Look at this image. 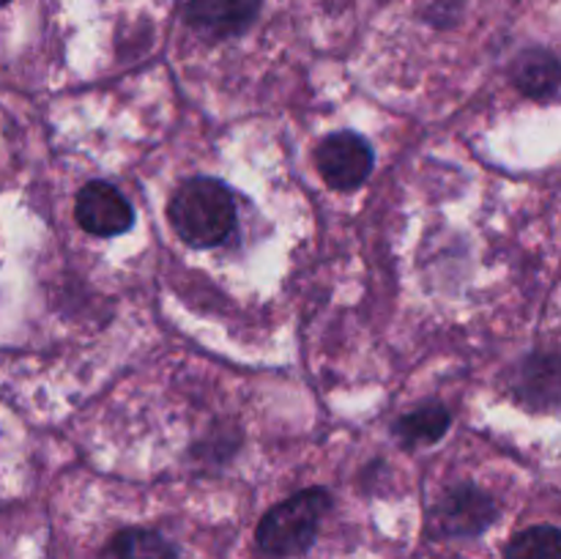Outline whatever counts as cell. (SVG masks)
Masks as SVG:
<instances>
[{
    "mask_svg": "<svg viewBox=\"0 0 561 559\" xmlns=\"http://www.w3.org/2000/svg\"><path fill=\"white\" fill-rule=\"evenodd\" d=\"M496 521L499 504L491 493L477 486H458L433 504L427 529L442 540H469L491 529Z\"/></svg>",
    "mask_w": 561,
    "mask_h": 559,
    "instance_id": "3957f363",
    "label": "cell"
},
{
    "mask_svg": "<svg viewBox=\"0 0 561 559\" xmlns=\"http://www.w3.org/2000/svg\"><path fill=\"white\" fill-rule=\"evenodd\" d=\"M175 236L192 250L219 247L236 228V201L225 181L197 175L184 181L168 203Z\"/></svg>",
    "mask_w": 561,
    "mask_h": 559,
    "instance_id": "6da1fadb",
    "label": "cell"
},
{
    "mask_svg": "<svg viewBox=\"0 0 561 559\" xmlns=\"http://www.w3.org/2000/svg\"><path fill=\"white\" fill-rule=\"evenodd\" d=\"M5 3H11V0H0V5H5Z\"/></svg>",
    "mask_w": 561,
    "mask_h": 559,
    "instance_id": "7c38bea8",
    "label": "cell"
},
{
    "mask_svg": "<svg viewBox=\"0 0 561 559\" xmlns=\"http://www.w3.org/2000/svg\"><path fill=\"white\" fill-rule=\"evenodd\" d=\"M332 510L327 488H305L285 502L274 504L255 529V543L263 554L277 559L301 557L318 540L323 518Z\"/></svg>",
    "mask_w": 561,
    "mask_h": 559,
    "instance_id": "7a4b0ae2",
    "label": "cell"
},
{
    "mask_svg": "<svg viewBox=\"0 0 561 559\" xmlns=\"http://www.w3.org/2000/svg\"><path fill=\"white\" fill-rule=\"evenodd\" d=\"M449 422H453V414H449L447 406L433 400V403H422L400 417L394 422V436L409 449L427 447V444L442 442L444 433L449 431Z\"/></svg>",
    "mask_w": 561,
    "mask_h": 559,
    "instance_id": "9c48e42d",
    "label": "cell"
},
{
    "mask_svg": "<svg viewBox=\"0 0 561 559\" xmlns=\"http://www.w3.org/2000/svg\"><path fill=\"white\" fill-rule=\"evenodd\" d=\"M559 354L548 351V354H531L529 360L520 365V381H518V398L526 406L540 411H553L559 406Z\"/></svg>",
    "mask_w": 561,
    "mask_h": 559,
    "instance_id": "ba28073f",
    "label": "cell"
},
{
    "mask_svg": "<svg viewBox=\"0 0 561 559\" xmlns=\"http://www.w3.org/2000/svg\"><path fill=\"white\" fill-rule=\"evenodd\" d=\"M504 559H561V535L553 524L529 526L504 548Z\"/></svg>",
    "mask_w": 561,
    "mask_h": 559,
    "instance_id": "8fae6325",
    "label": "cell"
},
{
    "mask_svg": "<svg viewBox=\"0 0 561 559\" xmlns=\"http://www.w3.org/2000/svg\"><path fill=\"white\" fill-rule=\"evenodd\" d=\"M263 0H186V22L211 42L236 38L257 20Z\"/></svg>",
    "mask_w": 561,
    "mask_h": 559,
    "instance_id": "8992f818",
    "label": "cell"
},
{
    "mask_svg": "<svg viewBox=\"0 0 561 559\" xmlns=\"http://www.w3.org/2000/svg\"><path fill=\"white\" fill-rule=\"evenodd\" d=\"M513 82L524 96L535 102H551L559 93V60L551 49H524L513 60Z\"/></svg>",
    "mask_w": 561,
    "mask_h": 559,
    "instance_id": "52a82bcc",
    "label": "cell"
},
{
    "mask_svg": "<svg viewBox=\"0 0 561 559\" xmlns=\"http://www.w3.org/2000/svg\"><path fill=\"white\" fill-rule=\"evenodd\" d=\"M107 559H181L179 548L153 529L129 526L110 540Z\"/></svg>",
    "mask_w": 561,
    "mask_h": 559,
    "instance_id": "30bf717a",
    "label": "cell"
},
{
    "mask_svg": "<svg viewBox=\"0 0 561 559\" xmlns=\"http://www.w3.org/2000/svg\"><path fill=\"white\" fill-rule=\"evenodd\" d=\"M316 164L327 186L337 192H354L370 179L376 153L373 146L356 132H332L316 148Z\"/></svg>",
    "mask_w": 561,
    "mask_h": 559,
    "instance_id": "277c9868",
    "label": "cell"
},
{
    "mask_svg": "<svg viewBox=\"0 0 561 559\" xmlns=\"http://www.w3.org/2000/svg\"><path fill=\"white\" fill-rule=\"evenodd\" d=\"M75 217L85 233L102 236V239L124 236L135 225L131 203L126 201V195L118 186L107 184V181H88L77 192Z\"/></svg>",
    "mask_w": 561,
    "mask_h": 559,
    "instance_id": "5b68a950",
    "label": "cell"
}]
</instances>
